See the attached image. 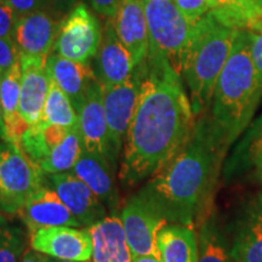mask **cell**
Masks as SVG:
<instances>
[{"label":"cell","instance_id":"7c38bea8","mask_svg":"<svg viewBox=\"0 0 262 262\" xmlns=\"http://www.w3.org/2000/svg\"><path fill=\"white\" fill-rule=\"evenodd\" d=\"M44 176L49 187L57 193L81 226L88 228L107 216L103 203L74 173L67 171Z\"/></svg>","mask_w":262,"mask_h":262},{"label":"cell","instance_id":"4316f807","mask_svg":"<svg viewBox=\"0 0 262 262\" xmlns=\"http://www.w3.org/2000/svg\"><path fill=\"white\" fill-rule=\"evenodd\" d=\"M41 122L71 130L78 125V113L61 88L50 78V90L42 111Z\"/></svg>","mask_w":262,"mask_h":262},{"label":"cell","instance_id":"d590c367","mask_svg":"<svg viewBox=\"0 0 262 262\" xmlns=\"http://www.w3.org/2000/svg\"><path fill=\"white\" fill-rule=\"evenodd\" d=\"M91 8L100 15L113 18L123 0H88Z\"/></svg>","mask_w":262,"mask_h":262},{"label":"cell","instance_id":"60d3db41","mask_svg":"<svg viewBox=\"0 0 262 262\" xmlns=\"http://www.w3.org/2000/svg\"><path fill=\"white\" fill-rule=\"evenodd\" d=\"M256 171H257L258 179H260V181L262 182V162L256 166Z\"/></svg>","mask_w":262,"mask_h":262},{"label":"cell","instance_id":"44dd1931","mask_svg":"<svg viewBox=\"0 0 262 262\" xmlns=\"http://www.w3.org/2000/svg\"><path fill=\"white\" fill-rule=\"evenodd\" d=\"M231 251L235 262H262V203L258 198L238 217Z\"/></svg>","mask_w":262,"mask_h":262},{"label":"cell","instance_id":"d4e9b609","mask_svg":"<svg viewBox=\"0 0 262 262\" xmlns=\"http://www.w3.org/2000/svg\"><path fill=\"white\" fill-rule=\"evenodd\" d=\"M196 262H235L232 256L231 244L227 243L214 216H208L202 222Z\"/></svg>","mask_w":262,"mask_h":262},{"label":"cell","instance_id":"9a60e30c","mask_svg":"<svg viewBox=\"0 0 262 262\" xmlns=\"http://www.w3.org/2000/svg\"><path fill=\"white\" fill-rule=\"evenodd\" d=\"M61 22L41 10L19 16L12 39L19 55L49 57L55 49Z\"/></svg>","mask_w":262,"mask_h":262},{"label":"cell","instance_id":"ab89813d","mask_svg":"<svg viewBox=\"0 0 262 262\" xmlns=\"http://www.w3.org/2000/svg\"><path fill=\"white\" fill-rule=\"evenodd\" d=\"M39 255H40V260H41V262H80V261L61 260V258H56V257L49 256V255H45V254H41V253H39Z\"/></svg>","mask_w":262,"mask_h":262},{"label":"cell","instance_id":"ffe728a7","mask_svg":"<svg viewBox=\"0 0 262 262\" xmlns=\"http://www.w3.org/2000/svg\"><path fill=\"white\" fill-rule=\"evenodd\" d=\"M88 231L93 242L94 262H133L120 216H106L88 227Z\"/></svg>","mask_w":262,"mask_h":262},{"label":"cell","instance_id":"8992f818","mask_svg":"<svg viewBox=\"0 0 262 262\" xmlns=\"http://www.w3.org/2000/svg\"><path fill=\"white\" fill-rule=\"evenodd\" d=\"M45 176L18 145L0 141V211L18 214Z\"/></svg>","mask_w":262,"mask_h":262},{"label":"cell","instance_id":"f1b7e54d","mask_svg":"<svg viewBox=\"0 0 262 262\" xmlns=\"http://www.w3.org/2000/svg\"><path fill=\"white\" fill-rule=\"evenodd\" d=\"M19 147L37 166L51 155V149L49 148L44 133H42L41 122L31 125V127L26 131L22 136L21 142H19Z\"/></svg>","mask_w":262,"mask_h":262},{"label":"cell","instance_id":"ba28073f","mask_svg":"<svg viewBox=\"0 0 262 262\" xmlns=\"http://www.w3.org/2000/svg\"><path fill=\"white\" fill-rule=\"evenodd\" d=\"M120 219L133 256H159L158 234L169 224L153 206L136 193L126 201Z\"/></svg>","mask_w":262,"mask_h":262},{"label":"cell","instance_id":"cb8c5ba5","mask_svg":"<svg viewBox=\"0 0 262 262\" xmlns=\"http://www.w3.org/2000/svg\"><path fill=\"white\" fill-rule=\"evenodd\" d=\"M262 162V116L248 126L226 165V175H234Z\"/></svg>","mask_w":262,"mask_h":262},{"label":"cell","instance_id":"ac0fdd59","mask_svg":"<svg viewBox=\"0 0 262 262\" xmlns=\"http://www.w3.org/2000/svg\"><path fill=\"white\" fill-rule=\"evenodd\" d=\"M72 173L79 178L111 212L119 205V194L114 180V166L100 155L84 150L79 160L72 168Z\"/></svg>","mask_w":262,"mask_h":262},{"label":"cell","instance_id":"f35d334b","mask_svg":"<svg viewBox=\"0 0 262 262\" xmlns=\"http://www.w3.org/2000/svg\"><path fill=\"white\" fill-rule=\"evenodd\" d=\"M2 80V78H0ZM0 140L5 141V125L4 118H3V110H2V96H0Z\"/></svg>","mask_w":262,"mask_h":262},{"label":"cell","instance_id":"836d02e7","mask_svg":"<svg viewBox=\"0 0 262 262\" xmlns=\"http://www.w3.org/2000/svg\"><path fill=\"white\" fill-rule=\"evenodd\" d=\"M79 4V0H48L45 11L54 16L58 21H62L75 6Z\"/></svg>","mask_w":262,"mask_h":262},{"label":"cell","instance_id":"4fadbf2b","mask_svg":"<svg viewBox=\"0 0 262 262\" xmlns=\"http://www.w3.org/2000/svg\"><path fill=\"white\" fill-rule=\"evenodd\" d=\"M93 67L95 77L102 86L124 83L135 72V61L118 38L112 18H108L104 25Z\"/></svg>","mask_w":262,"mask_h":262},{"label":"cell","instance_id":"484cf974","mask_svg":"<svg viewBox=\"0 0 262 262\" xmlns=\"http://www.w3.org/2000/svg\"><path fill=\"white\" fill-rule=\"evenodd\" d=\"M83 152L84 146L81 142L79 130L78 127H74L68 131L63 141L56 148H54L51 155L44 162L39 164L38 168L44 175L71 171Z\"/></svg>","mask_w":262,"mask_h":262},{"label":"cell","instance_id":"277c9868","mask_svg":"<svg viewBox=\"0 0 262 262\" xmlns=\"http://www.w3.org/2000/svg\"><path fill=\"white\" fill-rule=\"evenodd\" d=\"M237 31L222 25L209 12L194 24L182 57L181 74L187 84L193 113L210 104L219 77L227 62Z\"/></svg>","mask_w":262,"mask_h":262},{"label":"cell","instance_id":"7bdbcfd3","mask_svg":"<svg viewBox=\"0 0 262 262\" xmlns=\"http://www.w3.org/2000/svg\"><path fill=\"white\" fill-rule=\"evenodd\" d=\"M258 199H260V202H261V203H262V194H261V195H260V196H258Z\"/></svg>","mask_w":262,"mask_h":262},{"label":"cell","instance_id":"e0dca14e","mask_svg":"<svg viewBox=\"0 0 262 262\" xmlns=\"http://www.w3.org/2000/svg\"><path fill=\"white\" fill-rule=\"evenodd\" d=\"M113 19L114 29L139 66L147 58L149 51L148 26L143 0H123Z\"/></svg>","mask_w":262,"mask_h":262},{"label":"cell","instance_id":"30bf717a","mask_svg":"<svg viewBox=\"0 0 262 262\" xmlns=\"http://www.w3.org/2000/svg\"><path fill=\"white\" fill-rule=\"evenodd\" d=\"M77 113V127L79 130L84 150L102 156L116 166L119 155L116 152L111 141L102 102V85L97 80L91 85Z\"/></svg>","mask_w":262,"mask_h":262},{"label":"cell","instance_id":"83f0119b","mask_svg":"<svg viewBox=\"0 0 262 262\" xmlns=\"http://www.w3.org/2000/svg\"><path fill=\"white\" fill-rule=\"evenodd\" d=\"M27 250V237L18 226L0 216V262H21Z\"/></svg>","mask_w":262,"mask_h":262},{"label":"cell","instance_id":"603a6c76","mask_svg":"<svg viewBox=\"0 0 262 262\" xmlns=\"http://www.w3.org/2000/svg\"><path fill=\"white\" fill-rule=\"evenodd\" d=\"M209 3L215 18L235 31H249L262 22V10L253 0H209Z\"/></svg>","mask_w":262,"mask_h":262},{"label":"cell","instance_id":"7a4b0ae2","mask_svg":"<svg viewBox=\"0 0 262 262\" xmlns=\"http://www.w3.org/2000/svg\"><path fill=\"white\" fill-rule=\"evenodd\" d=\"M227 148L212 119L199 120L183 148L137 194L168 224L193 227L208 205Z\"/></svg>","mask_w":262,"mask_h":262},{"label":"cell","instance_id":"52a82bcc","mask_svg":"<svg viewBox=\"0 0 262 262\" xmlns=\"http://www.w3.org/2000/svg\"><path fill=\"white\" fill-rule=\"evenodd\" d=\"M102 38L100 22L84 3H79L62 19L55 44L58 55L75 62L89 63Z\"/></svg>","mask_w":262,"mask_h":262},{"label":"cell","instance_id":"d6a6232c","mask_svg":"<svg viewBox=\"0 0 262 262\" xmlns=\"http://www.w3.org/2000/svg\"><path fill=\"white\" fill-rule=\"evenodd\" d=\"M19 61V51L12 39L0 38V78Z\"/></svg>","mask_w":262,"mask_h":262},{"label":"cell","instance_id":"9c48e42d","mask_svg":"<svg viewBox=\"0 0 262 262\" xmlns=\"http://www.w3.org/2000/svg\"><path fill=\"white\" fill-rule=\"evenodd\" d=\"M141 84H142V67L139 64L136 66L134 74L126 81L110 86H102V102L106 112L111 141L118 155L123 148L127 129L139 103Z\"/></svg>","mask_w":262,"mask_h":262},{"label":"cell","instance_id":"7402d4cb","mask_svg":"<svg viewBox=\"0 0 262 262\" xmlns=\"http://www.w3.org/2000/svg\"><path fill=\"white\" fill-rule=\"evenodd\" d=\"M158 253L162 262L198 261V237L193 227L169 224L158 234Z\"/></svg>","mask_w":262,"mask_h":262},{"label":"cell","instance_id":"1f68e13d","mask_svg":"<svg viewBox=\"0 0 262 262\" xmlns=\"http://www.w3.org/2000/svg\"><path fill=\"white\" fill-rule=\"evenodd\" d=\"M18 15L6 0H0V38L14 39Z\"/></svg>","mask_w":262,"mask_h":262},{"label":"cell","instance_id":"3957f363","mask_svg":"<svg viewBox=\"0 0 262 262\" xmlns=\"http://www.w3.org/2000/svg\"><path fill=\"white\" fill-rule=\"evenodd\" d=\"M262 98L249 50L248 31H237L233 48L212 96V122L228 147L248 126Z\"/></svg>","mask_w":262,"mask_h":262},{"label":"cell","instance_id":"5bb4252c","mask_svg":"<svg viewBox=\"0 0 262 262\" xmlns=\"http://www.w3.org/2000/svg\"><path fill=\"white\" fill-rule=\"evenodd\" d=\"M47 60L48 57L19 55L22 78L18 113L29 125L40 122L50 90Z\"/></svg>","mask_w":262,"mask_h":262},{"label":"cell","instance_id":"8fae6325","mask_svg":"<svg viewBox=\"0 0 262 262\" xmlns=\"http://www.w3.org/2000/svg\"><path fill=\"white\" fill-rule=\"evenodd\" d=\"M33 250L68 261L88 262L93 257V242L88 228L68 226L39 228L29 233Z\"/></svg>","mask_w":262,"mask_h":262},{"label":"cell","instance_id":"74e56055","mask_svg":"<svg viewBox=\"0 0 262 262\" xmlns=\"http://www.w3.org/2000/svg\"><path fill=\"white\" fill-rule=\"evenodd\" d=\"M133 262H162L159 256L155 255H145V256H134Z\"/></svg>","mask_w":262,"mask_h":262},{"label":"cell","instance_id":"d6986e66","mask_svg":"<svg viewBox=\"0 0 262 262\" xmlns=\"http://www.w3.org/2000/svg\"><path fill=\"white\" fill-rule=\"evenodd\" d=\"M49 75L67 95L74 110H79L96 77L90 63L68 60L58 54H50L47 60Z\"/></svg>","mask_w":262,"mask_h":262},{"label":"cell","instance_id":"8d00e7d4","mask_svg":"<svg viewBox=\"0 0 262 262\" xmlns=\"http://www.w3.org/2000/svg\"><path fill=\"white\" fill-rule=\"evenodd\" d=\"M21 262H41L40 255H39L38 251L33 250L32 248L27 249L21 258Z\"/></svg>","mask_w":262,"mask_h":262},{"label":"cell","instance_id":"4dcf8cb0","mask_svg":"<svg viewBox=\"0 0 262 262\" xmlns=\"http://www.w3.org/2000/svg\"><path fill=\"white\" fill-rule=\"evenodd\" d=\"M182 15L191 22H196L210 12L209 0H172Z\"/></svg>","mask_w":262,"mask_h":262},{"label":"cell","instance_id":"6da1fadb","mask_svg":"<svg viewBox=\"0 0 262 262\" xmlns=\"http://www.w3.org/2000/svg\"><path fill=\"white\" fill-rule=\"evenodd\" d=\"M141 67L139 103L124 140L119 171L125 186L158 173L187 143L195 125L181 74L168 58L148 51Z\"/></svg>","mask_w":262,"mask_h":262},{"label":"cell","instance_id":"2e32d148","mask_svg":"<svg viewBox=\"0 0 262 262\" xmlns=\"http://www.w3.org/2000/svg\"><path fill=\"white\" fill-rule=\"evenodd\" d=\"M18 215L27 226L29 233L39 228L55 226L81 227L57 193L49 186L39 188L22 206Z\"/></svg>","mask_w":262,"mask_h":262},{"label":"cell","instance_id":"f546056e","mask_svg":"<svg viewBox=\"0 0 262 262\" xmlns=\"http://www.w3.org/2000/svg\"><path fill=\"white\" fill-rule=\"evenodd\" d=\"M249 50L253 60L255 73L262 86V22L253 29H249Z\"/></svg>","mask_w":262,"mask_h":262},{"label":"cell","instance_id":"b9f144b4","mask_svg":"<svg viewBox=\"0 0 262 262\" xmlns=\"http://www.w3.org/2000/svg\"><path fill=\"white\" fill-rule=\"evenodd\" d=\"M253 3L262 10V0H253Z\"/></svg>","mask_w":262,"mask_h":262},{"label":"cell","instance_id":"e575fe53","mask_svg":"<svg viewBox=\"0 0 262 262\" xmlns=\"http://www.w3.org/2000/svg\"><path fill=\"white\" fill-rule=\"evenodd\" d=\"M11 8L15 10L16 14L24 16L31 12L39 11L42 8H47L48 0H6Z\"/></svg>","mask_w":262,"mask_h":262},{"label":"cell","instance_id":"5b68a950","mask_svg":"<svg viewBox=\"0 0 262 262\" xmlns=\"http://www.w3.org/2000/svg\"><path fill=\"white\" fill-rule=\"evenodd\" d=\"M148 26L149 51L158 52L181 74L182 57L195 22H191L172 0H143Z\"/></svg>","mask_w":262,"mask_h":262}]
</instances>
